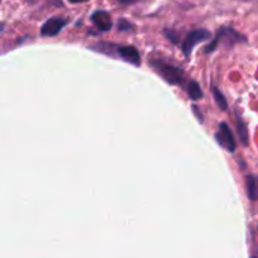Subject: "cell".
<instances>
[{"mask_svg": "<svg viewBox=\"0 0 258 258\" xmlns=\"http://www.w3.org/2000/svg\"><path fill=\"white\" fill-rule=\"evenodd\" d=\"M151 65L155 68L156 72H159V74L164 78L165 82L174 86L187 87L188 78H187V74H185V72L182 68L175 67V66H171L169 63H165V62L162 61H155Z\"/></svg>", "mask_w": 258, "mask_h": 258, "instance_id": "obj_1", "label": "cell"}, {"mask_svg": "<svg viewBox=\"0 0 258 258\" xmlns=\"http://www.w3.org/2000/svg\"><path fill=\"white\" fill-rule=\"evenodd\" d=\"M223 41L224 46L226 47H232L233 44L239 43V42H246L244 37H242L241 34H238L235 29L232 28H229V26H223V28H220L219 32L217 33L215 35V39L211 42V44H208L204 49L206 53H211L218 47V42Z\"/></svg>", "mask_w": 258, "mask_h": 258, "instance_id": "obj_2", "label": "cell"}, {"mask_svg": "<svg viewBox=\"0 0 258 258\" xmlns=\"http://www.w3.org/2000/svg\"><path fill=\"white\" fill-rule=\"evenodd\" d=\"M211 38V33L207 29H198V30H191L190 33H188V35L185 37L184 42H183V53L184 56L188 58L191 54V50L194 49V47L197 44L202 43V42L207 41Z\"/></svg>", "mask_w": 258, "mask_h": 258, "instance_id": "obj_3", "label": "cell"}, {"mask_svg": "<svg viewBox=\"0 0 258 258\" xmlns=\"http://www.w3.org/2000/svg\"><path fill=\"white\" fill-rule=\"evenodd\" d=\"M215 139L219 142L220 146H223L224 149L233 153L237 147V142H235V139L233 136V132L231 131L229 126L227 123L222 122L219 125V132L215 135Z\"/></svg>", "mask_w": 258, "mask_h": 258, "instance_id": "obj_4", "label": "cell"}, {"mask_svg": "<svg viewBox=\"0 0 258 258\" xmlns=\"http://www.w3.org/2000/svg\"><path fill=\"white\" fill-rule=\"evenodd\" d=\"M66 24H67V21L63 19V18H50V19H48V21L43 24V26H42L41 34L43 35V37H54V35L58 34V33L65 28Z\"/></svg>", "mask_w": 258, "mask_h": 258, "instance_id": "obj_5", "label": "cell"}, {"mask_svg": "<svg viewBox=\"0 0 258 258\" xmlns=\"http://www.w3.org/2000/svg\"><path fill=\"white\" fill-rule=\"evenodd\" d=\"M116 52L118 56L125 62H129L134 66L141 65V58L138 50L132 46H121V47H116Z\"/></svg>", "mask_w": 258, "mask_h": 258, "instance_id": "obj_6", "label": "cell"}, {"mask_svg": "<svg viewBox=\"0 0 258 258\" xmlns=\"http://www.w3.org/2000/svg\"><path fill=\"white\" fill-rule=\"evenodd\" d=\"M92 23L98 28V30L101 32H109L112 26L111 17L107 12H103V10H97L92 14L91 17Z\"/></svg>", "mask_w": 258, "mask_h": 258, "instance_id": "obj_7", "label": "cell"}, {"mask_svg": "<svg viewBox=\"0 0 258 258\" xmlns=\"http://www.w3.org/2000/svg\"><path fill=\"white\" fill-rule=\"evenodd\" d=\"M246 189H247V197L252 202L257 200L258 197V188H257V179L253 174L248 175L246 178Z\"/></svg>", "mask_w": 258, "mask_h": 258, "instance_id": "obj_8", "label": "cell"}, {"mask_svg": "<svg viewBox=\"0 0 258 258\" xmlns=\"http://www.w3.org/2000/svg\"><path fill=\"white\" fill-rule=\"evenodd\" d=\"M237 132L242 145L243 146H248V144H250V140H248V136H250L248 135V129H247L246 123H244V121L241 117H237Z\"/></svg>", "mask_w": 258, "mask_h": 258, "instance_id": "obj_9", "label": "cell"}, {"mask_svg": "<svg viewBox=\"0 0 258 258\" xmlns=\"http://www.w3.org/2000/svg\"><path fill=\"white\" fill-rule=\"evenodd\" d=\"M187 92H188L189 97H190L191 100L197 101V100H200L203 97V91L202 88H200V86L198 85L195 81H188V83H187Z\"/></svg>", "mask_w": 258, "mask_h": 258, "instance_id": "obj_10", "label": "cell"}, {"mask_svg": "<svg viewBox=\"0 0 258 258\" xmlns=\"http://www.w3.org/2000/svg\"><path fill=\"white\" fill-rule=\"evenodd\" d=\"M213 96H214L215 103L218 105V107H219L222 111L226 112L227 110H228V102H227L226 97L223 96V94H222L218 88H214V90H213Z\"/></svg>", "mask_w": 258, "mask_h": 258, "instance_id": "obj_11", "label": "cell"}, {"mask_svg": "<svg viewBox=\"0 0 258 258\" xmlns=\"http://www.w3.org/2000/svg\"><path fill=\"white\" fill-rule=\"evenodd\" d=\"M118 30H121V32H126V30H131L132 28H134V25H132L131 23H129L127 21H125V19H120L118 21Z\"/></svg>", "mask_w": 258, "mask_h": 258, "instance_id": "obj_12", "label": "cell"}, {"mask_svg": "<svg viewBox=\"0 0 258 258\" xmlns=\"http://www.w3.org/2000/svg\"><path fill=\"white\" fill-rule=\"evenodd\" d=\"M165 35H166L167 38L170 39L173 43H178V42H179V39H178V34L173 33L171 30H165Z\"/></svg>", "mask_w": 258, "mask_h": 258, "instance_id": "obj_13", "label": "cell"}, {"mask_svg": "<svg viewBox=\"0 0 258 258\" xmlns=\"http://www.w3.org/2000/svg\"><path fill=\"white\" fill-rule=\"evenodd\" d=\"M191 109H193V112H194V114H195V116H197V117L199 118L200 122H203V115L200 114L199 107H197V106H195V105H193V106H191Z\"/></svg>", "mask_w": 258, "mask_h": 258, "instance_id": "obj_14", "label": "cell"}, {"mask_svg": "<svg viewBox=\"0 0 258 258\" xmlns=\"http://www.w3.org/2000/svg\"><path fill=\"white\" fill-rule=\"evenodd\" d=\"M118 3L123 4V5H131V4L138 3L139 0H117Z\"/></svg>", "mask_w": 258, "mask_h": 258, "instance_id": "obj_15", "label": "cell"}, {"mask_svg": "<svg viewBox=\"0 0 258 258\" xmlns=\"http://www.w3.org/2000/svg\"><path fill=\"white\" fill-rule=\"evenodd\" d=\"M70 3H85V1H88V0H70Z\"/></svg>", "mask_w": 258, "mask_h": 258, "instance_id": "obj_16", "label": "cell"}, {"mask_svg": "<svg viewBox=\"0 0 258 258\" xmlns=\"http://www.w3.org/2000/svg\"><path fill=\"white\" fill-rule=\"evenodd\" d=\"M252 258H255V257H252Z\"/></svg>", "mask_w": 258, "mask_h": 258, "instance_id": "obj_17", "label": "cell"}]
</instances>
